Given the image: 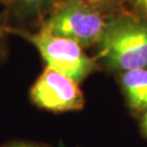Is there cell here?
Returning <instances> with one entry per match:
<instances>
[{"mask_svg":"<svg viewBox=\"0 0 147 147\" xmlns=\"http://www.w3.org/2000/svg\"><path fill=\"white\" fill-rule=\"evenodd\" d=\"M8 32L33 44L47 64L46 67L68 76L76 83L84 80L98 68L96 60L88 57L82 47L73 40L53 36L40 28L32 33L30 30L9 25Z\"/></svg>","mask_w":147,"mask_h":147,"instance_id":"1","label":"cell"},{"mask_svg":"<svg viewBox=\"0 0 147 147\" xmlns=\"http://www.w3.org/2000/svg\"><path fill=\"white\" fill-rule=\"evenodd\" d=\"M99 57L111 68L132 71L147 67V24L131 19L107 21Z\"/></svg>","mask_w":147,"mask_h":147,"instance_id":"2","label":"cell"},{"mask_svg":"<svg viewBox=\"0 0 147 147\" xmlns=\"http://www.w3.org/2000/svg\"><path fill=\"white\" fill-rule=\"evenodd\" d=\"M106 24L103 13L78 0H58L38 29L84 48L99 42Z\"/></svg>","mask_w":147,"mask_h":147,"instance_id":"3","label":"cell"},{"mask_svg":"<svg viewBox=\"0 0 147 147\" xmlns=\"http://www.w3.org/2000/svg\"><path fill=\"white\" fill-rule=\"evenodd\" d=\"M30 96L38 107L53 112L80 110L85 102L78 83L49 67L34 82Z\"/></svg>","mask_w":147,"mask_h":147,"instance_id":"4","label":"cell"},{"mask_svg":"<svg viewBox=\"0 0 147 147\" xmlns=\"http://www.w3.org/2000/svg\"><path fill=\"white\" fill-rule=\"evenodd\" d=\"M57 1L58 0H6L4 13L9 25L10 22H16V25L13 27L29 30V28L34 26L39 27Z\"/></svg>","mask_w":147,"mask_h":147,"instance_id":"5","label":"cell"},{"mask_svg":"<svg viewBox=\"0 0 147 147\" xmlns=\"http://www.w3.org/2000/svg\"><path fill=\"white\" fill-rule=\"evenodd\" d=\"M122 84L132 108L147 109V69L125 72L122 76Z\"/></svg>","mask_w":147,"mask_h":147,"instance_id":"6","label":"cell"},{"mask_svg":"<svg viewBox=\"0 0 147 147\" xmlns=\"http://www.w3.org/2000/svg\"><path fill=\"white\" fill-rule=\"evenodd\" d=\"M9 22L5 13L0 14V61L7 55V40H8Z\"/></svg>","mask_w":147,"mask_h":147,"instance_id":"7","label":"cell"},{"mask_svg":"<svg viewBox=\"0 0 147 147\" xmlns=\"http://www.w3.org/2000/svg\"><path fill=\"white\" fill-rule=\"evenodd\" d=\"M83 4L89 6L94 10L103 13L115 4L116 0H78Z\"/></svg>","mask_w":147,"mask_h":147,"instance_id":"8","label":"cell"},{"mask_svg":"<svg viewBox=\"0 0 147 147\" xmlns=\"http://www.w3.org/2000/svg\"><path fill=\"white\" fill-rule=\"evenodd\" d=\"M132 4L135 6L142 14L147 16V0H130Z\"/></svg>","mask_w":147,"mask_h":147,"instance_id":"9","label":"cell"},{"mask_svg":"<svg viewBox=\"0 0 147 147\" xmlns=\"http://www.w3.org/2000/svg\"><path fill=\"white\" fill-rule=\"evenodd\" d=\"M6 147H45V146H41L38 144H34V143H26V142H17L13 143V144L8 145Z\"/></svg>","mask_w":147,"mask_h":147,"instance_id":"10","label":"cell"},{"mask_svg":"<svg viewBox=\"0 0 147 147\" xmlns=\"http://www.w3.org/2000/svg\"><path fill=\"white\" fill-rule=\"evenodd\" d=\"M142 127L144 129V132L147 135V112H146L145 116L143 117V120H142Z\"/></svg>","mask_w":147,"mask_h":147,"instance_id":"11","label":"cell"},{"mask_svg":"<svg viewBox=\"0 0 147 147\" xmlns=\"http://www.w3.org/2000/svg\"><path fill=\"white\" fill-rule=\"evenodd\" d=\"M0 4H2V5H4L6 4V0H0Z\"/></svg>","mask_w":147,"mask_h":147,"instance_id":"12","label":"cell"}]
</instances>
